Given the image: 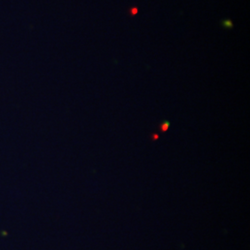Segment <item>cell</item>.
<instances>
[{"instance_id": "cell-1", "label": "cell", "mask_w": 250, "mask_h": 250, "mask_svg": "<svg viewBox=\"0 0 250 250\" xmlns=\"http://www.w3.org/2000/svg\"><path fill=\"white\" fill-rule=\"evenodd\" d=\"M169 126H170L169 122H163L162 125H161V127H160L161 132H166L169 129Z\"/></svg>"}, {"instance_id": "cell-2", "label": "cell", "mask_w": 250, "mask_h": 250, "mask_svg": "<svg viewBox=\"0 0 250 250\" xmlns=\"http://www.w3.org/2000/svg\"><path fill=\"white\" fill-rule=\"evenodd\" d=\"M223 25H224V26L227 27V28H232V22L230 21V20L224 21H223Z\"/></svg>"}, {"instance_id": "cell-3", "label": "cell", "mask_w": 250, "mask_h": 250, "mask_svg": "<svg viewBox=\"0 0 250 250\" xmlns=\"http://www.w3.org/2000/svg\"><path fill=\"white\" fill-rule=\"evenodd\" d=\"M137 13H138V9H137V8H132V9H130V14H131L132 16L136 15Z\"/></svg>"}, {"instance_id": "cell-4", "label": "cell", "mask_w": 250, "mask_h": 250, "mask_svg": "<svg viewBox=\"0 0 250 250\" xmlns=\"http://www.w3.org/2000/svg\"><path fill=\"white\" fill-rule=\"evenodd\" d=\"M159 138V135L158 134H154L153 135V139H158Z\"/></svg>"}]
</instances>
